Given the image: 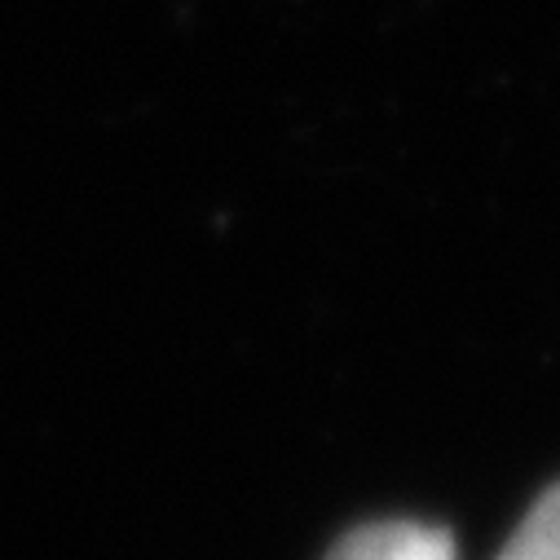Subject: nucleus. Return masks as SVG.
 <instances>
[{
    "label": "nucleus",
    "mask_w": 560,
    "mask_h": 560,
    "mask_svg": "<svg viewBox=\"0 0 560 560\" xmlns=\"http://www.w3.org/2000/svg\"><path fill=\"white\" fill-rule=\"evenodd\" d=\"M327 560H459V547L446 529L424 521H371L349 529Z\"/></svg>",
    "instance_id": "obj_1"
},
{
    "label": "nucleus",
    "mask_w": 560,
    "mask_h": 560,
    "mask_svg": "<svg viewBox=\"0 0 560 560\" xmlns=\"http://www.w3.org/2000/svg\"><path fill=\"white\" fill-rule=\"evenodd\" d=\"M499 560H560V481L529 508Z\"/></svg>",
    "instance_id": "obj_2"
}]
</instances>
